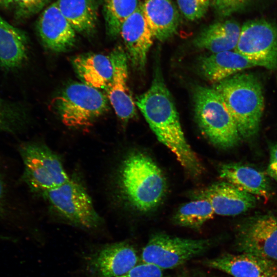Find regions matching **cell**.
I'll use <instances>...</instances> for the list:
<instances>
[{
  "instance_id": "obj_1",
  "label": "cell",
  "mask_w": 277,
  "mask_h": 277,
  "mask_svg": "<svg viewBox=\"0 0 277 277\" xmlns=\"http://www.w3.org/2000/svg\"><path fill=\"white\" fill-rule=\"evenodd\" d=\"M135 103L159 141L175 155L188 173L199 176L202 166L185 138L173 99L158 65L149 88L137 96Z\"/></svg>"
},
{
  "instance_id": "obj_2",
  "label": "cell",
  "mask_w": 277,
  "mask_h": 277,
  "mask_svg": "<svg viewBox=\"0 0 277 277\" xmlns=\"http://www.w3.org/2000/svg\"><path fill=\"white\" fill-rule=\"evenodd\" d=\"M115 185L121 201L142 213L156 208L167 191L162 170L149 156L137 151L130 152L122 160L115 173Z\"/></svg>"
},
{
  "instance_id": "obj_3",
  "label": "cell",
  "mask_w": 277,
  "mask_h": 277,
  "mask_svg": "<svg viewBox=\"0 0 277 277\" xmlns=\"http://www.w3.org/2000/svg\"><path fill=\"white\" fill-rule=\"evenodd\" d=\"M220 93L236 125L241 137L249 138L258 132L264 110L262 84L252 73H238L216 84Z\"/></svg>"
},
{
  "instance_id": "obj_4",
  "label": "cell",
  "mask_w": 277,
  "mask_h": 277,
  "mask_svg": "<svg viewBox=\"0 0 277 277\" xmlns=\"http://www.w3.org/2000/svg\"><path fill=\"white\" fill-rule=\"evenodd\" d=\"M193 96L195 121L204 136L220 148L238 145L241 136L220 93L213 87L197 86Z\"/></svg>"
},
{
  "instance_id": "obj_5",
  "label": "cell",
  "mask_w": 277,
  "mask_h": 277,
  "mask_svg": "<svg viewBox=\"0 0 277 277\" xmlns=\"http://www.w3.org/2000/svg\"><path fill=\"white\" fill-rule=\"evenodd\" d=\"M52 108L66 126L86 129L108 110L107 97L84 83L68 85L51 103Z\"/></svg>"
},
{
  "instance_id": "obj_6",
  "label": "cell",
  "mask_w": 277,
  "mask_h": 277,
  "mask_svg": "<svg viewBox=\"0 0 277 277\" xmlns=\"http://www.w3.org/2000/svg\"><path fill=\"white\" fill-rule=\"evenodd\" d=\"M19 151L24 165L22 179L35 193L42 195L70 178L58 155L46 145L27 142Z\"/></svg>"
},
{
  "instance_id": "obj_7",
  "label": "cell",
  "mask_w": 277,
  "mask_h": 277,
  "mask_svg": "<svg viewBox=\"0 0 277 277\" xmlns=\"http://www.w3.org/2000/svg\"><path fill=\"white\" fill-rule=\"evenodd\" d=\"M41 196L52 213L74 226L91 229L102 223L88 191L76 179L70 177L64 184Z\"/></svg>"
},
{
  "instance_id": "obj_8",
  "label": "cell",
  "mask_w": 277,
  "mask_h": 277,
  "mask_svg": "<svg viewBox=\"0 0 277 277\" xmlns=\"http://www.w3.org/2000/svg\"><path fill=\"white\" fill-rule=\"evenodd\" d=\"M211 239H192L157 232L150 237L142 250V262L162 269L179 267L211 248Z\"/></svg>"
},
{
  "instance_id": "obj_9",
  "label": "cell",
  "mask_w": 277,
  "mask_h": 277,
  "mask_svg": "<svg viewBox=\"0 0 277 277\" xmlns=\"http://www.w3.org/2000/svg\"><path fill=\"white\" fill-rule=\"evenodd\" d=\"M234 50L256 66L277 69V25L264 19L245 22Z\"/></svg>"
},
{
  "instance_id": "obj_10",
  "label": "cell",
  "mask_w": 277,
  "mask_h": 277,
  "mask_svg": "<svg viewBox=\"0 0 277 277\" xmlns=\"http://www.w3.org/2000/svg\"><path fill=\"white\" fill-rule=\"evenodd\" d=\"M236 245L241 253L262 258L277 264V215H257L240 228Z\"/></svg>"
},
{
  "instance_id": "obj_11",
  "label": "cell",
  "mask_w": 277,
  "mask_h": 277,
  "mask_svg": "<svg viewBox=\"0 0 277 277\" xmlns=\"http://www.w3.org/2000/svg\"><path fill=\"white\" fill-rule=\"evenodd\" d=\"M113 72L112 80L106 88L107 96L117 117L126 123L136 114L135 103L128 85V57L120 46L109 55Z\"/></svg>"
},
{
  "instance_id": "obj_12",
  "label": "cell",
  "mask_w": 277,
  "mask_h": 277,
  "mask_svg": "<svg viewBox=\"0 0 277 277\" xmlns=\"http://www.w3.org/2000/svg\"><path fill=\"white\" fill-rule=\"evenodd\" d=\"M120 34L125 46L128 60L135 69L143 71L154 37L146 19L142 4L124 22Z\"/></svg>"
},
{
  "instance_id": "obj_13",
  "label": "cell",
  "mask_w": 277,
  "mask_h": 277,
  "mask_svg": "<svg viewBox=\"0 0 277 277\" xmlns=\"http://www.w3.org/2000/svg\"><path fill=\"white\" fill-rule=\"evenodd\" d=\"M193 195L194 199L208 201L214 213L223 216L243 213L253 208L256 203L254 195L227 182L213 183Z\"/></svg>"
},
{
  "instance_id": "obj_14",
  "label": "cell",
  "mask_w": 277,
  "mask_h": 277,
  "mask_svg": "<svg viewBox=\"0 0 277 277\" xmlns=\"http://www.w3.org/2000/svg\"><path fill=\"white\" fill-rule=\"evenodd\" d=\"M89 261L90 268L98 277H118L136 266L138 257L133 246L123 241L104 246Z\"/></svg>"
},
{
  "instance_id": "obj_15",
  "label": "cell",
  "mask_w": 277,
  "mask_h": 277,
  "mask_svg": "<svg viewBox=\"0 0 277 277\" xmlns=\"http://www.w3.org/2000/svg\"><path fill=\"white\" fill-rule=\"evenodd\" d=\"M37 29L45 47L56 52L67 51L76 41V31L63 15L55 2L40 15Z\"/></svg>"
},
{
  "instance_id": "obj_16",
  "label": "cell",
  "mask_w": 277,
  "mask_h": 277,
  "mask_svg": "<svg viewBox=\"0 0 277 277\" xmlns=\"http://www.w3.org/2000/svg\"><path fill=\"white\" fill-rule=\"evenodd\" d=\"M204 263L233 277H277V264L248 253L223 254Z\"/></svg>"
},
{
  "instance_id": "obj_17",
  "label": "cell",
  "mask_w": 277,
  "mask_h": 277,
  "mask_svg": "<svg viewBox=\"0 0 277 277\" xmlns=\"http://www.w3.org/2000/svg\"><path fill=\"white\" fill-rule=\"evenodd\" d=\"M256 66L234 50L212 53L200 57L197 69L207 81L216 84L244 69Z\"/></svg>"
},
{
  "instance_id": "obj_18",
  "label": "cell",
  "mask_w": 277,
  "mask_h": 277,
  "mask_svg": "<svg viewBox=\"0 0 277 277\" xmlns=\"http://www.w3.org/2000/svg\"><path fill=\"white\" fill-rule=\"evenodd\" d=\"M241 27L233 20L212 24L203 29L195 37V47L211 53L234 50L237 45Z\"/></svg>"
},
{
  "instance_id": "obj_19",
  "label": "cell",
  "mask_w": 277,
  "mask_h": 277,
  "mask_svg": "<svg viewBox=\"0 0 277 277\" xmlns=\"http://www.w3.org/2000/svg\"><path fill=\"white\" fill-rule=\"evenodd\" d=\"M220 176L226 182L253 195L267 199L270 186L262 172L240 163L224 164L220 167Z\"/></svg>"
},
{
  "instance_id": "obj_20",
  "label": "cell",
  "mask_w": 277,
  "mask_h": 277,
  "mask_svg": "<svg viewBox=\"0 0 277 277\" xmlns=\"http://www.w3.org/2000/svg\"><path fill=\"white\" fill-rule=\"evenodd\" d=\"M142 5L154 38L164 42L175 33L179 15L171 0H145Z\"/></svg>"
},
{
  "instance_id": "obj_21",
  "label": "cell",
  "mask_w": 277,
  "mask_h": 277,
  "mask_svg": "<svg viewBox=\"0 0 277 277\" xmlns=\"http://www.w3.org/2000/svg\"><path fill=\"white\" fill-rule=\"evenodd\" d=\"M73 67L82 82L96 89H106L113 76V68L110 55L86 53L72 60Z\"/></svg>"
},
{
  "instance_id": "obj_22",
  "label": "cell",
  "mask_w": 277,
  "mask_h": 277,
  "mask_svg": "<svg viewBox=\"0 0 277 277\" xmlns=\"http://www.w3.org/2000/svg\"><path fill=\"white\" fill-rule=\"evenodd\" d=\"M58 9L76 32L91 33L97 21L95 0H56Z\"/></svg>"
},
{
  "instance_id": "obj_23",
  "label": "cell",
  "mask_w": 277,
  "mask_h": 277,
  "mask_svg": "<svg viewBox=\"0 0 277 277\" xmlns=\"http://www.w3.org/2000/svg\"><path fill=\"white\" fill-rule=\"evenodd\" d=\"M214 214L213 208L208 201L196 199L180 207L173 221L180 226L199 229L212 219Z\"/></svg>"
},
{
  "instance_id": "obj_24",
  "label": "cell",
  "mask_w": 277,
  "mask_h": 277,
  "mask_svg": "<svg viewBox=\"0 0 277 277\" xmlns=\"http://www.w3.org/2000/svg\"><path fill=\"white\" fill-rule=\"evenodd\" d=\"M138 0H104L106 31L111 37L120 34L124 22L138 7Z\"/></svg>"
},
{
  "instance_id": "obj_25",
  "label": "cell",
  "mask_w": 277,
  "mask_h": 277,
  "mask_svg": "<svg viewBox=\"0 0 277 277\" xmlns=\"http://www.w3.org/2000/svg\"><path fill=\"white\" fill-rule=\"evenodd\" d=\"M179 9L187 19L194 21L201 18L207 12L211 0H176Z\"/></svg>"
},
{
  "instance_id": "obj_26",
  "label": "cell",
  "mask_w": 277,
  "mask_h": 277,
  "mask_svg": "<svg viewBox=\"0 0 277 277\" xmlns=\"http://www.w3.org/2000/svg\"><path fill=\"white\" fill-rule=\"evenodd\" d=\"M50 0H12L16 15L19 18L30 17L40 11Z\"/></svg>"
},
{
  "instance_id": "obj_27",
  "label": "cell",
  "mask_w": 277,
  "mask_h": 277,
  "mask_svg": "<svg viewBox=\"0 0 277 277\" xmlns=\"http://www.w3.org/2000/svg\"><path fill=\"white\" fill-rule=\"evenodd\" d=\"M250 0H211V4L220 15L226 16L240 10Z\"/></svg>"
},
{
  "instance_id": "obj_28",
  "label": "cell",
  "mask_w": 277,
  "mask_h": 277,
  "mask_svg": "<svg viewBox=\"0 0 277 277\" xmlns=\"http://www.w3.org/2000/svg\"><path fill=\"white\" fill-rule=\"evenodd\" d=\"M118 277H167L163 269L151 264H137L128 272Z\"/></svg>"
},
{
  "instance_id": "obj_29",
  "label": "cell",
  "mask_w": 277,
  "mask_h": 277,
  "mask_svg": "<svg viewBox=\"0 0 277 277\" xmlns=\"http://www.w3.org/2000/svg\"><path fill=\"white\" fill-rule=\"evenodd\" d=\"M268 174L277 182V144L270 149V159L267 169Z\"/></svg>"
},
{
  "instance_id": "obj_30",
  "label": "cell",
  "mask_w": 277,
  "mask_h": 277,
  "mask_svg": "<svg viewBox=\"0 0 277 277\" xmlns=\"http://www.w3.org/2000/svg\"><path fill=\"white\" fill-rule=\"evenodd\" d=\"M11 117L6 105L0 98V132L10 130L12 128Z\"/></svg>"
},
{
  "instance_id": "obj_31",
  "label": "cell",
  "mask_w": 277,
  "mask_h": 277,
  "mask_svg": "<svg viewBox=\"0 0 277 277\" xmlns=\"http://www.w3.org/2000/svg\"><path fill=\"white\" fill-rule=\"evenodd\" d=\"M5 195V187L3 180L0 175V210L3 205Z\"/></svg>"
},
{
  "instance_id": "obj_32",
  "label": "cell",
  "mask_w": 277,
  "mask_h": 277,
  "mask_svg": "<svg viewBox=\"0 0 277 277\" xmlns=\"http://www.w3.org/2000/svg\"><path fill=\"white\" fill-rule=\"evenodd\" d=\"M194 274L196 277H221L199 270L194 272Z\"/></svg>"
},
{
  "instance_id": "obj_33",
  "label": "cell",
  "mask_w": 277,
  "mask_h": 277,
  "mask_svg": "<svg viewBox=\"0 0 277 277\" xmlns=\"http://www.w3.org/2000/svg\"><path fill=\"white\" fill-rule=\"evenodd\" d=\"M12 4V0H0V6L8 7Z\"/></svg>"
},
{
  "instance_id": "obj_34",
  "label": "cell",
  "mask_w": 277,
  "mask_h": 277,
  "mask_svg": "<svg viewBox=\"0 0 277 277\" xmlns=\"http://www.w3.org/2000/svg\"><path fill=\"white\" fill-rule=\"evenodd\" d=\"M179 277H191V276L186 271L184 270L181 272Z\"/></svg>"
}]
</instances>
